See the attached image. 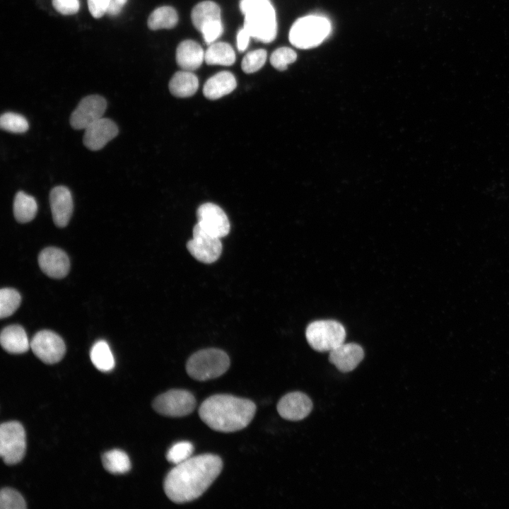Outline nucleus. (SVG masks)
Listing matches in <instances>:
<instances>
[{
  "mask_svg": "<svg viewBox=\"0 0 509 509\" xmlns=\"http://www.w3.org/2000/svg\"><path fill=\"white\" fill-rule=\"evenodd\" d=\"M223 462L215 455L191 457L175 465L166 475L163 488L175 503H184L200 497L221 472Z\"/></svg>",
  "mask_w": 509,
  "mask_h": 509,
  "instance_id": "obj_1",
  "label": "nucleus"
},
{
  "mask_svg": "<svg viewBox=\"0 0 509 509\" xmlns=\"http://www.w3.org/2000/svg\"><path fill=\"white\" fill-rule=\"evenodd\" d=\"M256 412L253 402L229 394H215L200 405L199 414L211 429L231 433L246 428Z\"/></svg>",
  "mask_w": 509,
  "mask_h": 509,
  "instance_id": "obj_2",
  "label": "nucleus"
},
{
  "mask_svg": "<svg viewBox=\"0 0 509 509\" xmlns=\"http://www.w3.org/2000/svg\"><path fill=\"white\" fill-rule=\"evenodd\" d=\"M244 28L251 37L264 43L273 41L277 33L275 10L269 0H241Z\"/></svg>",
  "mask_w": 509,
  "mask_h": 509,
  "instance_id": "obj_3",
  "label": "nucleus"
},
{
  "mask_svg": "<svg viewBox=\"0 0 509 509\" xmlns=\"http://www.w3.org/2000/svg\"><path fill=\"white\" fill-rule=\"evenodd\" d=\"M230 366V358L223 351L210 348L192 354L187 361L186 371L193 379L205 381L225 373Z\"/></svg>",
  "mask_w": 509,
  "mask_h": 509,
  "instance_id": "obj_4",
  "label": "nucleus"
},
{
  "mask_svg": "<svg viewBox=\"0 0 509 509\" xmlns=\"http://www.w3.org/2000/svg\"><path fill=\"white\" fill-rule=\"evenodd\" d=\"M331 31L329 21L323 16L310 15L298 19L289 33V40L300 49H310L321 44Z\"/></svg>",
  "mask_w": 509,
  "mask_h": 509,
  "instance_id": "obj_5",
  "label": "nucleus"
},
{
  "mask_svg": "<svg viewBox=\"0 0 509 509\" xmlns=\"http://www.w3.org/2000/svg\"><path fill=\"white\" fill-rule=\"evenodd\" d=\"M305 337L315 351L329 352L344 342L346 331L344 326L335 320H317L307 327Z\"/></svg>",
  "mask_w": 509,
  "mask_h": 509,
  "instance_id": "obj_6",
  "label": "nucleus"
},
{
  "mask_svg": "<svg viewBox=\"0 0 509 509\" xmlns=\"http://www.w3.org/2000/svg\"><path fill=\"white\" fill-rule=\"evenodd\" d=\"M26 450L25 432L18 421L3 423L0 426V455L8 465L20 462Z\"/></svg>",
  "mask_w": 509,
  "mask_h": 509,
  "instance_id": "obj_7",
  "label": "nucleus"
},
{
  "mask_svg": "<svg viewBox=\"0 0 509 509\" xmlns=\"http://www.w3.org/2000/svg\"><path fill=\"white\" fill-rule=\"evenodd\" d=\"M196 406L194 395L185 390H171L158 396L153 408L158 414L170 417H182L191 414Z\"/></svg>",
  "mask_w": 509,
  "mask_h": 509,
  "instance_id": "obj_8",
  "label": "nucleus"
},
{
  "mask_svg": "<svg viewBox=\"0 0 509 509\" xmlns=\"http://www.w3.org/2000/svg\"><path fill=\"white\" fill-rule=\"evenodd\" d=\"M193 238L187 243L190 254L204 264L216 262L222 252L221 238L205 230L198 223L192 230Z\"/></svg>",
  "mask_w": 509,
  "mask_h": 509,
  "instance_id": "obj_9",
  "label": "nucleus"
},
{
  "mask_svg": "<svg viewBox=\"0 0 509 509\" xmlns=\"http://www.w3.org/2000/svg\"><path fill=\"white\" fill-rule=\"evenodd\" d=\"M34 354L43 363L54 364L62 359L66 346L60 336L50 330L37 332L30 341Z\"/></svg>",
  "mask_w": 509,
  "mask_h": 509,
  "instance_id": "obj_10",
  "label": "nucleus"
},
{
  "mask_svg": "<svg viewBox=\"0 0 509 509\" xmlns=\"http://www.w3.org/2000/svg\"><path fill=\"white\" fill-rule=\"evenodd\" d=\"M107 108L106 100L99 95L83 98L70 117V124L75 129H85L103 117Z\"/></svg>",
  "mask_w": 509,
  "mask_h": 509,
  "instance_id": "obj_11",
  "label": "nucleus"
},
{
  "mask_svg": "<svg viewBox=\"0 0 509 509\" xmlns=\"http://www.w3.org/2000/svg\"><path fill=\"white\" fill-rule=\"evenodd\" d=\"M198 223L207 232L220 238L230 231V222L223 210L218 205L207 202L199 206L197 211Z\"/></svg>",
  "mask_w": 509,
  "mask_h": 509,
  "instance_id": "obj_12",
  "label": "nucleus"
},
{
  "mask_svg": "<svg viewBox=\"0 0 509 509\" xmlns=\"http://www.w3.org/2000/svg\"><path fill=\"white\" fill-rule=\"evenodd\" d=\"M83 142L91 151L103 148L116 137L119 129L115 122L109 118H100L84 129Z\"/></svg>",
  "mask_w": 509,
  "mask_h": 509,
  "instance_id": "obj_13",
  "label": "nucleus"
},
{
  "mask_svg": "<svg viewBox=\"0 0 509 509\" xmlns=\"http://www.w3.org/2000/svg\"><path fill=\"white\" fill-rule=\"evenodd\" d=\"M312 409V403L308 395L300 392L284 395L277 404L279 415L286 420L300 421L307 417Z\"/></svg>",
  "mask_w": 509,
  "mask_h": 509,
  "instance_id": "obj_14",
  "label": "nucleus"
},
{
  "mask_svg": "<svg viewBox=\"0 0 509 509\" xmlns=\"http://www.w3.org/2000/svg\"><path fill=\"white\" fill-rule=\"evenodd\" d=\"M38 264L42 271L48 276L62 279L67 275L70 268L69 257L63 250L49 247L41 251Z\"/></svg>",
  "mask_w": 509,
  "mask_h": 509,
  "instance_id": "obj_15",
  "label": "nucleus"
},
{
  "mask_svg": "<svg viewBox=\"0 0 509 509\" xmlns=\"http://www.w3.org/2000/svg\"><path fill=\"white\" fill-rule=\"evenodd\" d=\"M53 221L58 227H65L72 215L74 204L70 190L64 186L54 187L49 194Z\"/></svg>",
  "mask_w": 509,
  "mask_h": 509,
  "instance_id": "obj_16",
  "label": "nucleus"
},
{
  "mask_svg": "<svg viewBox=\"0 0 509 509\" xmlns=\"http://www.w3.org/2000/svg\"><path fill=\"white\" fill-rule=\"evenodd\" d=\"M363 357L364 351L360 345L343 343L329 351V360L339 370L347 373L354 370Z\"/></svg>",
  "mask_w": 509,
  "mask_h": 509,
  "instance_id": "obj_17",
  "label": "nucleus"
},
{
  "mask_svg": "<svg viewBox=\"0 0 509 509\" xmlns=\"http://www.w3.org/2000/svg\"><path fill=\"white\" fill-rule=\"evenodd\" d=\"M204 53L197 42L191 40H184L177 48V63L185 71L196 70L201 65L204 59Z\"/></svg>",
  "mask_w": 509,
  "mask_h": 509,
  "instance_id": "obj_18",
  "label": "nucleus"
},
{
  "mask_svg": "<svg viewBox=\"0 0 509 509\" xmlns=\"http://www.w3.org/2000/svg\"><path fill=\"white\" fill-rule=\"evenodd\" d=\"M236 86V79L232 73L221 71L206 81L203 93L209 100H217L230 93Z\"/></svg>",
  "mask_w": 509,
  "mask_h": 509,
  "instance_id": "obj_19",
  "label": "nucleus"
},
{
  "mask_svg": "<svg viewBox=\"0 0 509 509\" xmlns=\"http://www.w3.org/2000/svg\"><path fill=\"white\" fill-rule=\"evenodd\" d=\"M0 341L5 351L13 354L25 353L30 347L25 329L18 324L4 328L1 332Z\"/></svg>",
  "mask_w": 509,
  "mask_h": 509,
  "instance_id": "obj_20",
  "label": "nucleus"
},
{
  "mask_svg": "<svg viewBox=\"0 0 509 509\" xmlns=\"http://www.w3.org/2000/svg\"><path fill=\"white\" fill-rule=\"evenodd\" d=\"M199 87L197 76L189 71L176 72L169 82V90L176 97L187 98L193 95Z\"/></svg>",
  "mask_w": 509,
  "mask_h": 509,
  "instance_id": "obj_21",
  "label": "nucleus"
},
{
  "mask_svg": "<svg viewBox=\"0 0 509 509\" xmlns=\"http://www.w3.org/2000/svg\"><path fill=\"white\" fill-rule=\"evenodd\" d=\"M191 19L195 28L201 32L206 25L221 21L220 7L211 1H201L193 8Z\"/></svg>",
  "mask_w": 509,
  "mask_h": 509,
  "instance_id": "obj_22",
  "label": "nucleus"
},
{
  "mask_svg": "<svg viewBox=\"0 0 509 509\" xmlns=\"http://www.w3.org/2000/svg\"><path fill=\"white\" fill-rule=\"evenodd\" d=\"M204 60L209 65L230 66L235 61L232 47L223 42L211 45L204 53Z\"/></svg>",
  "mask_w": 509,
  "mask_h": 509,
  "instance_id": "obj_23",
  "label": "nucleus"
},
{
  "mask_svg": "<svg viewBox=\"0 0 509 509\" xmlns=\"http://www.w3.org/2000/svg\"><path fill=\"white\" fill-rule=\"evenodd\" d=\"M37 211L35 198L24 192L16 193L13 201V214L17 221L25 223L32 221Z\"/></svg>",
  "mask_w": 509,
  "mask_h": 509,
  "instance_id": "obj_24",
  "label": "nucleus"
},
{
  "mask_svg": "<svg viewBox=\"0 0 509 509\" xmlns=\"http://www.w3.org/2000/svg\"><path fill=\"white\" fill-rule=\"evenodd\" d=\"M90 358L94 366L102 372H109L115 367V358L108 344L99 340L92 346Z\"/></svg>",
  "mask_w": 509,
  "mask_h": 509,
  "instance_id": "obj_25",
  "label": "nucleus"
},
{
  "mask_svg": "<svg viewBox=\"0 0 509 509\" xmlns=\"http://www.w3.org/2000/svg\"><path fill=\"white\" fill-rule=\"evenodd\" d=\"M178 22V15L171 6H164L155 9L149 16L148 26L151 30L170 29Z\"/></svg>",
  "mask_w": 509,
  "mask_h": 509,
  "instance_id": "obj_26",
  "label": "nucleus"
},
{
  "mask_svg": "<svg viewBox=\"0 0 509 509\" xmlns=\"http://www.w3.org/2000/svg\"><path fill=\"white\" fill-rule=\"evenodd\" d=\"M103 465L106 471L114 474H122L131 469V462L127 453L115 449L106 452L102 457Z\"/></svg>",
  "mask_w": 509,
  "mask_h": 509,
  "instance_id": "obj_27",
  "label": "nucleus"
},
{
  "mask_svg": "<svg viewBox=\"0 0 509 509\" xmlns=\"http://www.w3.org/2000/svg\"><path fill=\"white\" fill-rule=\"evenodd\" d=\"M21 301V295L16 290L11 288H1L0 291L1 318L11 315L19 307Z\"/></svg>",
  "mask_w": 509,
  "mask_h": 509,
  "instance_id": "obj_28",
  "label": "nucleus"
},
{
  "mask_svg": "<svg viewBox=\"0 0 509 509\" xmlns=\"http://www.w3.org/2000/svg\"><path fill=\"white\" fill-rule=\"evenodd\" d=\"M0 127L6 131L16 134L25 132L29 128L26 118L18 113L7 112L0 117Z\"/></svg>",
  "mask_w": 509,
  "mask_h": 509,
  "instance_id": "obj_29",
  "label": "nucleus"
},
{
  "mask_svg": "<svg viewBox=\"0 0 509 509\" xmlns=\"http://www.w3.org/2000/svg\"><path fill=\"white\" fill-rule=\"evenodd\" d=\"M194 451L193 445L188 441L175 443L166 454L167 460L175 465L191 457Z\"/></svg>",
  "mask_w": 509,
  "mask_h": 509,
  "instance_id": "obj_30",
  "label": "nucleus"
},
{
  "mask_svg": "<svg viewBox=\"0 0 509 509\" xmlns=\"http://www.w3.org/2000/svg\"><path fill=\"white\" fill-rule=\"evenodd\" d=\"M267 51L263 49L248 52L242 59L241 67L246 74H252L259 70L265 64Z\"/></svg>",
  "mask_w": 509,
  "mask_h": 509,
  "instance_id": "obj_31",
  "label": "nucleus"
},
{
  "mask_svg": "<svg viewBox=\"0 0 509 509\" xmlns=\"http://www.w3.org/2000/svg\"><path fill=\"white\" fill-rule=\"evenodd\" d=\"M26 507L24 498L17 491L10 488L1 489L0 492L1 509H25Z\"/></svg>",
  "mask_w": 509,
  "mask_h": 509,
  "instance_id": "obj_32",
  "label": "nucleus"
},
{
  "mask_svg": "<svg viewBox=\"0 0 509 509\" xmlns=\"http://www.w3.org/2000/svg\"><path fill=\"white\" fill-rule=\"evenodd\" d=\"M297 54L289 47H283L276 49L270 57L271 64L277 70L284 71L288 65L296 60Z\"/></svg>",
  "mask_w": 509,
  "mask_h": 509,
  "instance_id": "obj_33",
  "label": "nucleus"
},
{
  "mask_svg": "<svg viewBox=\"0 0 509 509\" xmlns=\"http://www.w3.org/2000/svg\"><path fill=\"white\" fill-rule=\"evenodd\" d=\"M223 30V28L221 21H217L206 25L201 30V33H202L204 41L207 44H211L221 35Z\"/></svg>",
  "mask_w": 509,
  "mask_h": 509,
  "instance_id": "obj_34",
  "label": "nucleus"
},
{
  "mask_svg": "<svg viewBox=\"0 0 509 509\" xmlns=\"http://www.w3.org/2000/svg\"><path fill=\"white\" fill-rule=\"evenodd\" d=\"M54 8L63 15H73L80 8L78 0H52Z\"/></svg>",
  "mask_w": 509,
  "mask_h": 509,
  "instance_id": "obj_35",
  "label": "nucleus"
},
{
  "mask_svg": "<svg viewBox=\"0 0 509 509\" xmlns=\"http://www.w3.org/2000/svg\"><path fill=\"white\" fill-rule=\"evenodd\" d=\"M110 0H88V6L90 14L95 18L107 13Z\"/></svg>",
  "mask_w": 509,
  "mask_h": 509,
  "instance_id": "obj_36",
  "label": "nucleus"
},
{
  "mask_svg": "<svg viewBox=\"0 0 509 509\" xmlns=\"http://www.w3.org/2000/svg\"><path fill=\"white\" fill-rule=\"evenodd\" d=\"M250 37V34L244 27L238 31L236 40L237 47L240 52H243L246 49L248 46Z\"/></svg>",
  "mask_w": 509,
  "mask_h": 509,
  "instance_id": "obj_37",
  "label": "nucleus"
},
{
  "mask_svg": "<svg viewBox=\"0 0 509 509\" xmlns=\"http://www.w3.org/2000/svg\"><path fill=\"white\" fill-rule=\"evenodd\" d=\"M127 0H110L107 13L110 16L119 14Z\"/></svg>",
  "mask_w": 509,
  "mask_h": 509,
  "instance_id": "obj_38",
  "label": "nucleus"
}]
</instances>
